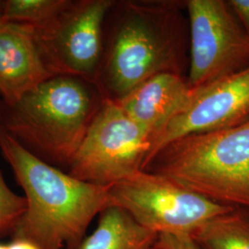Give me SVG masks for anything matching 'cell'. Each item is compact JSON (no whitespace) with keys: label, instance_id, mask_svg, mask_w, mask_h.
I'll return each mask as SVG.
<instances>
[{"label":"cell","instance_id":"e0dca14e","mask_svg":"<svg viewBox=\"0 0 249 249\" xmlns=\"http://www.w3.org/2000/svg\"><path fill=\"white\" fill-rule=\"evenodd\" d=\"M228 3L249 36V0H230Z\"/></svg>","mask_w":249,"mask_h":249},{"label":"cell","instance_id":"52a82bcc","mask_svg":"<svg viewBox=\"0 0 249 249\" xmlns=\"http://www.w3.org/2000/svg\"><path fill=\"white\" fill-rule=\"evenodd\" d=\"M116 3L71 0L49 23L36 29L40 52L53 76H73L96 84L105 48V23Z\"/></svg>","mask_w":249,"mask_h":249},{"label":"cell","instance_id":"ac0fdd59","mask_svg":"<svg viewBox=\"0 0 249 249\" xmlns=\"http://www.w3.org/2000/svg\"><path fill=\"white\" fill-rule=\"evenodd\" d=\"M9 249H40L35 244L26 240L13 239L9 245Z\"/></svg>","mask_w":249,"mask_h":249},{"label":"cell","instance_id":"277c9868","mask_svg":"<svg viewBox=\"0 0 249 249\" xmlns=\"http://www.w3.org/2000/svg\"><path fill=\"white\" fill-rule=\"evenodd\" d=\"M143 171L216 203L249 210V121L178 139L160 149Z\"/></svg>","mask_w":249,"mask_h":249},{"label":"cell","instance_id":"ffe728a7","mask_svg":"<svg viewBox=\"0 0 249 249\" xmlns=\"http://www.w3.org/2000/svg\"><path fill=\"white\" fill-rule=\"evenodd\" d=\"M0 117H1V107H0Z\"/></svg>","mask_w":249,"mask_h":249},{"label":"cell","instance_id":"9a60e30c","mask_svg":"<svg viewBox=\"0 0 249 249\" xmlns=\"http://www.w3.org/2000/svg\"><path fill=\"white\" fill-rule=\"evenodd\" d=\"M26 208L25 196L13 192L0 172V237L7 234L12 235L25 213Z\"/></svg>","mask_w":249,"mask_h":249},{"label":"cell","instance_id":"9c48e42d","mask_svg":"<svg viewBox=\"0 0 249 249\" xmlns=\"http://www.w3.org/2000/svg\"><path fill=\"white\" fill-rule=\"evenodd\" d=\"M248 121L249 67L203 87L192 89L186 106L153 142L145 165L160 149L178 139L231 128Z\"/></svg>","mask_w":249,"mask_h":249},{"label":"cell","instance_id":"4fadbf2b","mask_svg":"<svg viewBox=\"0 0 249 249\" xmlns=\"http://www.w3.org/2000/svg\"><path fill=\"white\" fill-rule=\"evenodd\" d=\"M190 236L199 249H249V210L233 207L202 223Z\"/></svg>","mask_w":249,"mask_h":249},{"label":"cell","instance_id":"8fae6325","mask_svg":"<svg viewBox=\"0 0 249 249\" xmlns=\"http://www.w3.org/2000/svg\"><path fill=\"white\" fill-rule=\"evenodd\" d=\"M191 93L192 89L185 76L160 73L143 81L116 102L151 137L153 144L186 106Z\"/></svg>","mask_w":249,"mask_h":249},{"label":"cell","instance_id":"30bf717a","mask_svg":"<svg viewBox=\"0 0 249 249\" xmlns=\"http://www.w3.org/2000/svg\"><path fill=\"white\" fill-rule=\"evenodd\" d=\"M53 77L40 52L35 27L0 21V98L12 107Z\"/></svg>","mask_w":249,"mask_h":249},{"label":"cell","instance_id":"8992f818","mask_svg":"<svg viewBox=\"0 0 249 249\" xmlns=\"http://www.w3.org/2000/svg\"><path fill=\"white\" fill-rule=\"evenodd\" d=\"M108 195L109 207L123 209L140 225L159 234L191 235L202 223L233 208L143 170L108 187Z\"/></svg>","mask_w":249,"mask_h":249},{"label":"cell","instance_id":"6da1fadb","mask_svg":"<svg viewBox=\"0 0 249 249\" xmlns=\"http://www.w3.org/2000/svg\"><path fill=\"white\" fill-rule=\"evenodd\" d=\"M0 151L26 198L12 239L40 249H79L92 220L109 207L108 187L83 182L39 159L1 127Z\"/></svg>","mask_w":249,"mask_h":249},{"label":"cell","instance_id":"3957f363","mask_svg":"<svg viewBox=\"0 0 249 249\" xmlns=\"http://www.w3.org/2000/svg\"><path fill=\"white\" fill-rule=\"evenodd\" d=\"M103 100L95 83L55 75L1 108L0 127L39 159L69 169Z\"/></svg>","mask_w":249,"mask_h":249},{"label":"cell","instance_id":"7c38bea8","mask_svg":"<svg viewBox=\"0 0 249 249\" xmlns=\"http://www.w3.org/2000/svg\"><path fill=\"white\" fill-rule=\"evenodd\" d=\"M158 235L140 225L123 209L111 206L99 214L97 228L79 249H152Z\"/></svg>","mask_w":249,"mask_h":249},{"label":"cell","instance_id":"7a4b0ae2","mask_svg":"<svg viewBox=\"0 0 249 249\" xmlns=\"http://www.w3.org/2000/svg\"><path fill=\"white\" fill-rule=\"evenodd\" d=\"M117 7L96 79L104 98H123L160 73L184 76L186 1H124Z\"/></svg>","mask_w":249,"mask_h":249},{"label":"cell","instance_id":"d6986e66","mask_svg":"<svg viewBox=\"0 0 249 249\" xmlns=\"http://www.w3.org/2000/svg\"><path fill=\"white\" fill-rule=\"evenodd\" d=\"M0 249H9V245L6 246V245H2L0 244Z\"/></svg>","mask_w":249,"mask_h":249},{"label":"cell","instance_id":"5bb4252c","mask_svg":"<svg viewBox=\"0 0 249 249\" xmlns=\"http://www.w3.org/2000/svg\"><path fill=\"white\" fill-rule=\"evenodd\" d=\"M71 0H6L0 7V21L45 26L65 9Z\"/></svg>","mask_w":249,"mask_h":249},{"label":"cell","instance_id":"5b68a950","mask_svg":"<svg viewBox=\"0 0 249 249\" xmlns=\"http://www.w3.org/2000/svg\"><path fill=\"white\" fill-rule=\"evenodd\" d=\"M152 140L116 101L104 98L69 167L83 182L111 187L142 171Z\"/></svg>","mask_w":249,"mask_h":249},{"label":"cell","instance_id":"2e32d148","mask_svg":"<svg viewBox=\"0 0 249 249\" xmlns=\"http://www.w3.org/2000/svg\"><path fill=\"white\" fill-rule=\"evenodd\" d=\"M152 249H199L188 234L160 233Z\"/></svg>","mask_w":249,"mask_h":249},{"label":"cell","instance_id":"44dd1931","mask_svg":"<svg viewBox=\"0 0 249 249\" xmlns=\"http://www.w3.org/2000/svg\"><path fill=\"white\" fill-rule=\"evenodd\" d=\"M1 3H2V1H0V7H1Z\"/></svg>","mask_w":249,"mask_h":249},{"label":"cell","instance_id":"ba28073f","mask_svg":"<svg viewBox=\"0 0 249 249\" xmlns=\"http://www.w3.org/2000/svg\"><path fill=\"white\" fill-rule=\"evenodd\" d=\"M189 29L187 82L197 89L249 67V36L228 1H186Z\"/></svg>","mask_w":249,"mask_h":249}]
</instances>
